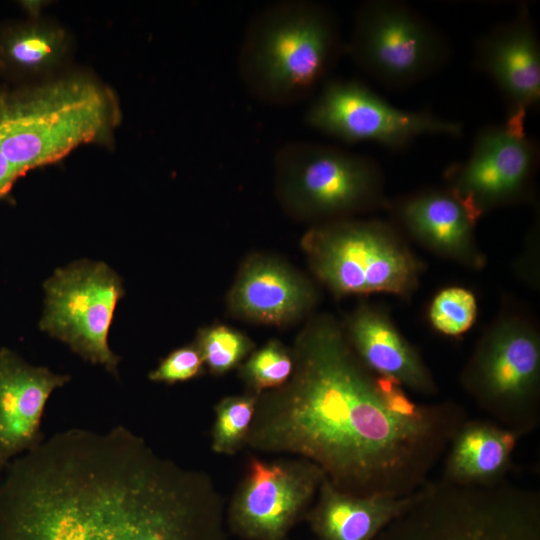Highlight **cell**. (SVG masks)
<instances>
[{
	"mask_svg": "<svg viewBox=\"0 0 540 540\" xmlns=\"http://www.w3.org/2000/svg\"><path fill=\"white\" fill-rule=\"evenodd\" d=\"M345 53L389 88H405L440 71L451 56L442 32L408 4L368 0L354 14Z\"/></svg>",
	"mask_w": 540,
	"mask_h": 540,
	"instance_id": "cell-9",
	"label": "cell"
},
{
	"mask_svg": "<svg viewBox=\"0 0 540 540\" xmlns=\"http://www.w3.org/2000/svg\"><path fill=\"white\" fill-rule=\"evenodd\" d=\"M476 315L477 304L473 293L461 287L441 290L429 309L433 327L448 336L465 333L473 325Z\"/></svg>",
	"mask_w": 540,
	"mask_h": 540,
	"instance_id": "cell-25",
	"label": "cell"
},
{
	"mask_svg": "<svg viewBox=\"0 0 540 540\" xmlns=\"http://www.w3.org/2000/svg\"><path fill=\"white\" fill-rule=\"evenodd\" d=\"M346 337L358 358L375 374L421 395L438 392L419 352L383 310L361 306L349 322Z\"/></svg>",
	"mask_w": 540,
	"mask_h": 540,
	"instance_id": "cell-18",
	"label": "cell"
},
{
	"mask_svg": "<svg viewBox=\"0 0 540 540\" xmlns=\"http://www.w3.org/2000/svg\"><path fill=\"white\" fill-rule=\"evenodd\" d=\"M196 347L210 372L221 375L239 365L251 350L252 344L241 333L217 326L202 331Z\"/></svg>",
	"mask_w": 540,
	"mask_h": 540,
	"instance_id": "cell-24",
	"label": "cell"
},
{
	"mask_svg": "<svg viewBox=\"0 0 540 540\" xmlns=\"http://www.w3.org/2000/svg\"><path fill=\"white\" fill-rule=\"evenodd\" d=\"M310 287L291 271L270 260L250 263L240 275L232 301L243 315L280 324L299 315L312 301Z\"/></svg>",
	"mask_w": 540,
	"mask_h": 540,
	"instance_id": "cell-21",
	"label": "cell"
},
{
	"mask_svg": "<svg viewBox=\"0 0 540 540\" xmlns=\"http://www.w3.org/2000/svg\"><path fill=\"white\" fill-rule=\"evenodd\" d=\"M258 396L247 392L223 397L216 403L210 437L214 453L232 456L245 448Z\"/></svg>",
	"mask_w": 540,
	"mask_h": 540,
	"instance_id": "cell-22",
	"label": "cell"
},
{
	"mask_svg": "<svg viewBox=\"0 0 540 540\" xmlns=\"http://www.w3.org/2000/svg\"><path fill=\"white\" fill-rule=\"evenodd\" d=\"M304 121L346 143L371 142L396 150L421 136L457 138L463 133L460 122L395 107L354 79L326 80L308 105Z\"/></svg>",
	"mask_w": 540,
	"mask_h": 540,
	"instance_id": "cell-10",
	"label": "cell"
},
{
	"mask_svg": "<svg viewBox=\"0 0 540 540\" xmlns=\"http://www.w3.org/2000/svg\"><path fill=\"white\" fill-rule=\"evenodd\" d=\"M292 357L287 382L259 394L245 447L306 459L344 492H416L468 419L455 401L415 402L372 372L326 317L300 334Z\"/></svg>",
	"mask_w": 540,
	"mask_h": 540,
	"instance_id": "cell-1",
	"label": "cell"
},
{
	"mask_svg": "<svg viewBox=\"0 0 540 540\" xmlns=\"http://www.w3.org/2000/svg\"><path fill=\"white\" fill-rule=\"evenodd\" d=\"M292 371V354L279 342L271 341L248 358L241 375L251 389L249 392L261 394L282 386Z\"/></svg>",
	"mask_w": 540,
	"mask_h": 540,
	"instance_id": "cell-23",
	"label": "cell"
},
{
	"mask_svg": "<svg viewBox=\"0 0 540 540\" xmlns=\"http://www.w3.org/2000/svg\"><path fill=\"white\" fill-rule=\"evenodd\" d=\"M395 221L431 251L472 269L485 260L475 240L478 218L448 187L430 188L387 201Z\"/></svg>",
	"mask_w": 540,
	"mask_h": 540,
	"instance_id": "cell-15",
	"label": "cell"
},
{
	"mask_svg": "<svg viewBox=\"0 0 540 540\" xmlns=\"http://www.w3.org/2000/svg\"><path fill=\"white\" fill-rule=\"evenodd\" d=\"M119 118L114 93L83 72L25 86L0 82V199L30 170L107 140Z\"/></svg>",
	"mask_w": 540,
	"mask_h": 540,
	"instance_id": "cell-3",
	"label": "cell"
},
{
	"mask_svg": "<svg viewBox=\"0 0 540 540\" xmlns=\"http://www.w3.org/2000/svg\"><path fill=\"white\" fill-rule=\"evenodd\" d=\"M325 475L299 457L251 456L226 504V526L243 540H287L311 508Z\"/></svg>",
	"mask_w": 540,
	"mask_h": 540,
	"instance_id": "cell-12",
	"label": "cell"
},
{
	"mask_svg": "<svg viewBox=\"0 0 540 540\" xmlns=\"http://www.w3.org/2000/svg\"><path fill=\"white\" fill-rule=\"evenodd\" d=\"M73 39L59 22L39 12L0 21V82L25 86L67 72Z\"/></svg>",
	"mask_w": 540,
	"mask_h": 540,
	"instance_id": "cell-17",
	"label": "cell"
},
{
	"mask_svg": "<svg viewBox=\"0 0 540 540\" xmlns=\"http://www.w3.org/2000/svg\"><path fill=\"white\" fill-rule=\"evenodd\" d=\"M44 289L41 329L117 375L120 358L108 344L113 314L124 294L117 274L104 263L79 261L55 271Z\"/></svg>",
	"mask_w": 540,
	"mask_h": 540,
	"instance_id": "cell-11",
	"label": "cell"
},
{
	"mask_svg": "<svg viewBox=\"0 0 540 540\" xmlns=\"http://www.w3.org/2000/svg\"><path fill=\"white\" fill-rule=\"evenodd\" d=\"M203 359L196 346L173 350L148 374L153 382L173 384L198 376L203 369Z\"/></svg>",
	"mask_w": 540,
	"mask_h": 540,
	"instance_id": "cell-26",
	"label": "cell"
},
{
	"mask_svg": "<svg viewBox=\"0 0 540 540\" xmlns=\"http://www.w3.org/2000/svg\"><path fill=\"white\" fill-rule=\"evenodd\" d=\"M465 392L491 420L521 438L540 423V336L519 317H502L479 339L461 373Z\"/></svg>",
	"mask_w": 540,
	"mask_h": 540,
	"instance_id": "cell-7",
	"label": "cell"
},
{
	"mask_svg": "<svg viewBox=\"0 0 540 540\" xmlns=\"http://www.w3.org/2000/svg\"><path fill=\"white\" fill-rule=\"evenodd\" d=\"M520 438L491 419H467L444 454L440 479L453 485L474 487L505 481Z\"/></svg>",
	"mask_w": 540,
	"mask_h": 540,
	"instance_id": "cell-20",
	"label": "cell"
},
{
	"mask_svg": "<svg viewBox=\"0 0 540 540\" xmlns=\"http://www.w3.org/2000/svg\"><path fill=\"white\" fill-rule=\"evenodd\" d=\"M304 244L316 275L341 295L408 296L423 268L397 231L382 221L334 220L312 229Z\"/></svg>",
	"mask_w": 540,
	"mask_h": 540,
	"instance_id": "cell-6",
	"label": "cell"
},
{
	"mask_svg": "<svg viewBox=\"0 0 540 540\" xmlns=\"http://www.w3.org/2000/svg\"><path fill=\"white\" fill-rule=\"evenodd\" d=\"M205 471L124 426L55 433L3 468L0 540H228Z\"/></svg>",
	"mask_w": 540,
	"mask_h": 540,
	"instance_id": "cell-2",
	"label": "cell"
},
{
	"mask_svg": "<svg viewBox=\"0 0 540 540\" xmlns=\"http://www.w3.org/2000/svg\"><path fill=\"white\" fill-rule=\"evenodd\" d=\"M421 488L401 497L360 496L336 488L324 477L305 521L316 540H374L416 502Z\"/></svg>",
	"mask_w": 540,
	"mask_h": 540,
	"instance_id": "cell-19",
	"label": "cell"
},
{
	"mask_svg": "<svg viewBox=\"0 0 540 540\" xmlns=\"http://www.w3.org/2000/svg\"><path fill=\"white\" fill-rule=\"evenodd\" d=\"M374 540H540V494L506 481L474 487L430 479Z\"/></svg>",
	"mask_w": 540,
	"mask_h": 540,
	"instance_id": "cell-5",
	"label": "cell"
},
{
	"mask_svg": "<svg viewBox=\"0 0 540 540\" xmlns=\"http://www.w3.org/2000/svg\"><path fill=\"white\" fill-rule=\"evenodd\" d=\"M475 66L497 86L507 107V122L525 126L540 102V42L526 7L481 36Z\"/></svg>",
	"mask_w": 540,
	"mask_h": 540,
	"instance_id": "cell-14",
	"label": "cell"
},
{
	"mask_svg": "<svg viewBox=\"0 0 540 540\" xmlns=\"http://www.w3.org/2000/svg\"><path fill=\"white\" fill-rule=\"evenodd\" d=\"M344 53L338 20L328 7L311 0H280L249 21L238 72L253 97L287 105L318 91Z\"/></svg>",
	"mask_w": 540,
	"mask_h": 540,
	"instance_id": "cell-4",
	"label": "cell"
},
{
	"mask_svg": "<svg viewBox=\"0 0 540 540\" xmlns=\"http://www.w3.org/2000/svg\"><path fill=\"white\" fill-rule=\"evenodd\" d=\"M539 157V145L525 126L489 125L477 133L468 157L447 169V187L479 219L530 197Z\"/></svg>",
	"mask_w": 540,
	"mask_h": 540,
	"instance_id": "cell-13",
	"label": "cell"
},
{
	"mask_svg": "<svg viewBox=\"0 0 540 540\" xmlns=\"http://www.w3.org/2000/svg\"><path fill=\"white\" fill-rule=\"evenodd\" d=\"M279 195L306 218H337L385 207L384 176L370 157L339 147L291 141L274 156Z\"/></svg>",
	"mask_w": 540,
	"mask_h": 540,
	"instance_id": "cell-8",
	"label": "cell"
},
{
	"mask_svg": "<svg viewBox=\"0 0 540 540\" xmlns=\"http://www.w3.org/2000/svg\"><path fill=\"white\" fill-rule=\"evenodd\" d=\"M69 376L0 348V469L43 441L41 421L52 392Z\"/></svg>",
	"mask_w": 540,
	"mask_h": 540,
	"instance_id": "cell-16",
	"label": "cell"
}]
</instances>
